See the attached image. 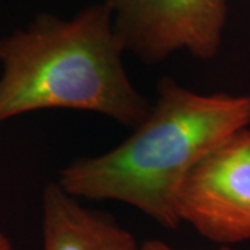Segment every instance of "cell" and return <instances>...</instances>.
<instances>
[{
    "label": "cell",
    "mask_w": 250,
    "mask_h": 250,
    "mask_svg": "<svg viewBox=\"0 0 250 250\" xmlns=\"http://www.w3.org/2000/svg\"><path fill=\"white\" fill-rule=\"evenodd\" d=\"M249 125L250 95L197 93L163 77L149 114L132 134L110 152L70 163L57 184L77 199L121 202L177 229L188 174Z\"/></svg>",
    "instance_id": "cell-1"
},
{
    "label": "cell",
    "mask_w": 250,
    "mask_h": 250,
    "mask_svg": "<svg viewBox=\"0 0 250 250\" xmlns=\"http://www.w3.org/2000/svg\"><path fill=\"white\" fill-rule=\"evenodd\" d=\"M124 45L106 3L71 20L38 14L0 39V124L27 113L65 108L98 113L134 129L152 102L125 71Z\"/></svg>",
    "instance_id": "cell-2"
},
{
    "label": "cell",
    "mask_w": 250,
    "mask_h": 250,
    "mask_svg": "<svg viewBox=\"0 0 250 250\" xmlns=\"http://www.w3.org/2000/svg\"><path fill=\"white\" fill-rule=\"evenodd\" d=\"M125 52L159 64L177 52L213 60L220 52L228 0H104Z\"/></svg>",
    "instance_id": "cell-3"
},
{
    "label": "cell",
    "mask_w": 250,
    "mask_h": 250,
    "mask_svg": "<svg viewBox=\"0 0 250 250\" xmlns=\"http://www.w3.org/2000/svg\"><path fill=\"white\" fill-rule=\"evenodd\" d=\"M181 223L220 246L250 239V128H242L188 174L179 195Z\"/></svg>",
    "instance_id": "cell-4"
},
{
    "label": "cell",
    "mask_w": 250,
    "mask_h": 250,
    "mask_svg": "<svg viewBox=\"0 0 250 250\" xmlns=\"http://www.w3.org/2000/svg\"><path fill=\"white\" fill-rule=\"evenodd\" d=\"M42 217L43 250H141L108 213L82 206L57 182L43 190Z\"/></svg>",
    "instance_id": "cell-5"
},
{
    "label": "cell",
    "mask_w": 250,
    "mask_h": 250,
    "mask_svg": "<svg viewBox=\"0 0 250 250\" xmlns=\"http://www.w3.org/2000/svg\"><path fill=\"white\" fill-rule=\"evenodd\" d=\"M141 250H177L171 248L170 245H167L166 242L157 241V239H152V241L143 242L141 245ZM218 250H233L231 246H220Z\"/></svg>",
    "instance_id": "cell-6"
},
{
    "label": "cell",
    "mask_w": 250,
    "mask_h": 250,
    "mask_svg": "<svg viewBox=\"0 0 250 250\" xmlns=\"http://www.w3.org/2000/svg\"><path fill=\"white\" fill-rule=\"evenodd\" d=\"M0 250H14L9 238L1 232H0Z\"/></svg>",
    "instance_id": "cell-7"
}]
</instances>
